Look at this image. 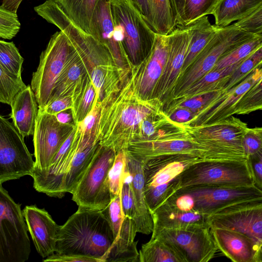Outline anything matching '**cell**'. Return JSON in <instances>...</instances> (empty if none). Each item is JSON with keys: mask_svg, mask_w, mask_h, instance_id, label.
Returning a JSON list of instances; mask_svg holds the SVG:
<instances>
[{"mask_svg": "<svg viewBox=\"0 0 262 262\" xmlns=\"http://www.w3.org/2000/svg\"><path fill=\"white\" fill-rule=\"evenodd\" d=\"M179 176L165 184L144 189L145 200L150 213L179 189Z\"/></svg>", "mask_w": 262, "mask_h": 262, "instance_id": "ab89813d", "label": "cell"}, {"mask_svg": "<svg viewBox=\"0 0 262 262\" xmlns=\"http://www.w3.org/2000/svg\"><path fill=\"white\" fill-rule=\"evenodd\" d=\"M140 262H187L183 253L173 244L160 238L151 237L142 245Z\"/></svg>", "mask_w": 262, "mask_h": 262, "instance_id": "1f68e13d", "label": "cell"}, {"mask_svg": "<svg viewBox=\"0 0 262 262\" xmlns=\"http://www.w3.org/2000/svg\"><path fill=\"white\" fill-rule=\"evenodd\" d=\"M190 26V40L180 76L192 64L220 27L212 25L207 16L198 20Z\"/></svg>", "mask_w": 262, "mask_h": 262, "instance_id": "4dcf8cb0", "label": "cell"}, {"mask_svg": "<svg viewBox=\"0 0 262 262\" xmlns=\"http://www.w3.org/2000/svg\"><path fill=\"white\" fill-rule=\"evenodd\" d=\"M36 249L43 258L54 254L60 226L45 209L26 206L22 211Z\"/></svg>", "mask_w": 262, "mask_h": 262, "instance_id": "44dd1931", "label": "cell"}, {"mask_svg": "<svg viewBox=\"0 0 262 262\" xmlns=\"http://www.w3.org/2000/svg\"><path fill=\"white\" fill-rule=\"evenodd\" d=\"M156 98L144 100L138 94L132 71L120 89L100 104L97 138L99 145L116 152L125 150L136 138L141 122L163 110Z\"/></svg>", "mask_w": 262, "mask_h": 262, "instance_id": "6da1fadb", "label": "cell"}, {"mask_svg": "<svg viewBox=\"0 0 262 262\" xmlns=\"http://www.w3.org/2000/svg\"><path fill=\"white\" fill-rule=\"evenodd\" d=\"M58 121L62 123H70L72 116L64 111L61 112L56 115Z\"/></svg>", "mask_w": 262, "mask_h": 262, "instance_id": "94428289", "label": "cell"}, {"mask_svg": "<svg viewBox=\"0 0 262 262\" xmlns=\"http://www.w3.org/2000/svg\"><path fill=\"white\" fill-rule=\"evenodd\" d=\"M124 151L126 156L141 163L158 156L177 154L214 161L208 150L187 132L184 125L171 120L152 138L133 141Z\"/></svg>", "mask_w": 262, "mask_h": 262, "instance_id": "3957f363", "label": "cell"}, {"mask_svg": "<svg viewBox=\"0 0 262 262\" xmlns=\"http://www.w3.org/2000/svg\"><path fill=\"white\" fill-rule=\"evenodd\" d=\"M132 183V176L125 166L120 192L121 204L125 217L134 220L136 211Z\"/></svg>", "mask_w": 262, "mask_h": 262, "instance_id": "f6af8a7d", "label": "cell"}, {"mask_svg": "<svg viewBox=\"0 0 262 262\" xmlns=\"http://www.w3.org/2000/svg\"><path fill=\"white\" fill-rule=\"evenodd\" d=\"M126 163L124 150L117 152L108 173V183L111 199L120 194Z\"/></svg>", "mask_w": 262, "mask_h": 262, "instance_id": "7bdbcfd3", "label": "cell"}, {"mask_svg": "<svg viewBox=\"0 0 262 262\" xmlns=\"http://www.w3.org/2000/svg\"><path fill=\"white\" fill-rule=\"evenodd\" d=\"M13 124L0 115V185L30 176L34 161Z\"/></svg>", "mask_w": 262, "mask_h": 262, "instance_id": "8fae6325", "label": "cell"}, {"mask_svg": "<svg viewBox=\"0 0 262 262\" xmlns=\"http://www.w3.org/2000/svg\"><path fill=\"white\" fill-rule=\"evenodd\" d=\"M110 1H98L91 21V34L106 48L116 65L132 69L133 65L117 37Z\"/></svg>", "mask_w": 262, "mask_h": 262, "instance_id": "d6986e66", "label": "cell"}, {"mask_svg": "<svg viewBox=\"0 0 262 262\" xmlns=\"http://www.w3.org/2000/svg\"><path fill=\"white\" fill-rule=\"evenodd\" d=\"M187 132L209 151L214 161L247 160L242 144L246 123L233 116L198 126L184 125Z\"/></svg>", "mask_w": 262, "mask_h": 262, "instance_id": "5b68a950", "label": "cell"}, {"mask_svg": "<svg viewBox=\"0 0 262 262\" xmlns=\"http://www.w3.org/2000/svg\"><path fill=\"white\" fill-rule=\"evenodd\" d=\"M43 261L57 262H100L97 259L78 255L53 254L45 258Z\"/></svg>", "mask_w": 262, "mask_h": 262, "instance_id": "9f6ffc18", "label": "cell"}, {"mask_svg": "<svg viewBox=\"0 0 262 262\" xmlns=\"http://www.w3.org/2000/svg\"><path fill=\"white\" fill-rule=\"evenodd\" d=\"M76 126L79 133V139L65 179V193L73 192L99 146L96 135H87L78 125H76Z\"/></svg>", "mask_w": 262, "mask_h": 262, "instance_id": "d4e9b609", "label": "cell"}, {"mask_svg": "<svg viewBox=\"0 0 262 262\" xmlns=\"http://www.w3.org/2000/svg\"><path fill=\"white\" fill-rule=\"evenodd\" d=\"M168 50V35L156 33L149 53L138 64L133 65L135 88L142 99H152L155 89L163 72Z\"/></svg>", "mask_w": 262, "mask_h": 262, "instance_id": "ac0fdd59", "label": "cell"}, {"mask_svg": "<svg viewBox=\"0 0 262 262\" xmlns=\"http://www.w3.org/2000/svg\"><path fill=\"white\" fill-rule=\"evenodd\" d=\"M173 23L176 26L181 25L184 0H169Z\"/></svg>", "mask_w": 262, "mask_h": 262, "instance_id": "6f0895ef", "label": "cell"}, {"mask_svg": "<svg viewBox=\"0 0 262 262\" xmlns=\"http://www.w3.org/2000/svg\"><path fill=\"white\" fill-rule=\"evenodd\" d=\"M117 37L132 64H138L149 53L156 33L130 0H111Z\"/></svg>", "mask_w": 262, "mask_h": 262, "instance_id": "277c9868", "label": "cell"}, {"mask_svg": "<svg viewBox=\"0 0 262 262\" xmlns=\"http://www.w3.org/2000/svg\"><path fill=\"white\" fill-rule=\"evenodd\" d=\"M243 60L225 68L211 70L180 95L168 100L163 105V110L164 111L188 98L204 93L221 90L220 83L232 73Z\"/></svg>", "mask_w": 262, "mask_h": 262, "instance_id": "f1b7e54d", "label": "cell"}, {"mask_svg": "<svg viewBox=\"0 0 262 262\" xmlns=\"http://www.w3.org/2000/svg\"><path fill=\"white\" fill-rule=\"evenodd\" d=\"M202 161L207 160L198 156L185 154L164 155L149 159L142 163L144 189L168 183L190 166Z\"/></svg>", "mask_w": 262, "mask_h": 262, "instance_id": "ffe728a7", "label": "cell"}, {"mask_svg": "<svg viewBox=\"0 0 262 262\" xmlns=\"http://www.w3.org/2000/svg\"><path fill=\"white\" fill-rule=\"evenodd\" d=\"M87 74H89V70L84 57L73 46L49 102L59 97H71Z\"/></svg>", "mask_w": 262, "mask_h": 262, "instance_id": "4316f807", "label": "cell"}, {"mask_svg": "<svg viewBox=\"0 0 262 262\" xmlns=\"http://www.w3.org/2000/svg\"><path fill=\"white\" fill-rule=\"evenodd\" d=\"M219 0H184L180 26L190 25L211 15Z\"/></svg>", "mask_w": 262, "mask_h": 262, "instance_id": "f35d334b", "label": "cell"}, {"mask_svg": "<svg viewBox=\"0 0 262 262\" xmlns=\"http://www.w3.org/2000/svg\"><path fill=\"white\" fill-rule=\"evenodd\" d=\"M254 35L239 30L234 24L225 27H220L192 64L179 77L168 100L180 95L213 69L225 53Z\"/></svg>", "mask_w": 262, "mask_h": 262, "instance_id": "ba28073f", "label": "cell"}, {"mask_svg": "<svg viewBox=\"0 0 262 262\" xmlns=\"http://www.w3.org/2000/svg\"><path fill=\"white\" fill-rule=\"evenodd\" d=\"M221 91H212L188 98L163 111L166 113L176 107H182L198 113L206 104L215 98Z\"/></svg>", "mask_w": 262, "mask_h": 262, "instance_id": "f907efd6", "label": "cell"}, {"mask_svg": "<svg viewBox=\"0 0 262 262\" xmlns=\"http://www.w3.org/2000/svg\"><path fill=\"white\" fill-rule=\"evenodd\" d=\"M179 177V189L195 185H255L247 159L200 161Z\"/></svg>", "mask_w": 262, "mask_h": 262, "instance_id": "9c48e42d", "label": "cell"}, {"mask_svg": "<svg viewBox=\"0 0 262 262\" xmlns=\"http://www.w3.org/2000/svg\"><path fill=\"white\" fill-rule=\"evenodd\" d=\"M210 228L243 233L262 246V199L237 202L208 215Z\"/></svg>", "mask_w": 262, "mask_h": 262, "instance_id": "7c38bea8", "label": "cell"}, {"mask_svg": "<svg viewBox=\"0 0 262 262\" xmlns=\"http://www.w3.org/2000/svg\"><path fill=\"white\" fill-rule=\"evenodd\" d=\"M165 113L171 121L184 125H187L197 114L196 112L182 107H176Z\"/></svg>", "mask_w": 262, "mask_h": 262, "instance_id": "816d5d0a", "label": "cell"}, {"mask_svg": "<svg viewBox=\"0 0 262 262\" xmlns=\"http://www.w3.org/2000/svg\"><path fill=\"white\" fill-rule=\"evenodd\" d=\"M24 58L13 42L0 40V66L11 76L21 78Z\"/></svg>", "mask_w": 262, "mask_h": 262, "instance_id": "74e56055", "label": "cell"}, {"mask_svg": "<svg viewBox=\"0 0 262 262\" xmlns=\"http://www.w3.org/2000/svg\"><path fill=\"white\" fill-rule=\"evenodd\" d=\"M114 241L113 232L101 210L78 207L60 226L55 253L83 255L105 262Z\"/></svg>", "mask_w": 262, "mask_h": 262, "instance_id": "7a4b0ae2", "label": "cell"}, {"mask_svg": "<svg viewBox=\"0 0 262 262\" xmlns=\"http://www.w3.org/2000/svg\"><path fill=\"white\" fill-rule=\"evenodd\" d=\"M10 105L9 115L17 130L23 138L33 135L39 108L31 85L18 93Z\"/></svg>", "mask_w": 262, "mask_h": 262, "instance_id": "484cf974", "label": "cell"}, {"mask_svg": "<svg viewBox=\"0 0 262 262\" xmlns=\"http://www.w3.org/2000/svg\"><path fill=\"white\" fill-rule=\"evenodd\" d=\"M168 199L181 210L187 211L194 209V198L188 193L176 191Z\"/></svg>", "mask_w": 262, "mask_h": 262, "instance_id": "db71d44e", "label": "cell"}, {"mask_svg": "<svg viewBox=\"0 0 262 262\" xmlns=\"http://www.w3.org/2000/svg\"><path fill=\"white\" fill-rule=\"evenodd\" d=\"M130 1L139 11L144 18L151 28L150 14L148 0H130Z\"/></svg>", "mask_w": 262, "mask_h": 262, "instance_id": "680465c9", "label": "cell"}, {"mask_svg": "<svg viewBox=\"0 0 262 262\" xmlns=\"http://www.w3.org/2000/svg\"><path fill=\"white\" fill-rule=\"evenodd\" d=\"M249 167L255 185L262 188V151L247 158Z\"/></svg>", "mask_w": 262, "mask_h": 262, "instance_id": "f5cc1de1", "label": "cell"}, {"mask_svg": "<svg viewBox=\"0 0 262 262\" xmlns=\"http://www.w3.org/2000/svg\"><path fill=\"white\" fill-rule=\"evenodd\" d=\"M148 3L151 28L157 34L168 35L176 27L169 0H148Z\"/></svg>", "mask_w": 262, "mask_h": 262, "instance_id": "e575fe53", "label": "cell"}, {"mask_svg": "<svg viewBox=\"0 0 262 262\" xmlns=\"http://www.w3.org/2000/svg\"><path fill=\"white\" fill-rule=\"evenodd\" d=\"M151 233L152 237L175 245L187 262H208L219 251L209 225L178 229L153 226Z\"/></svg>", "mask_w": 262, "mask_h": 262, "instance_id": "4fadbf2b", "label": "cell"}, {"mask_svg": "<svg viewBox=\"0 0 262 262\" xmlns=\"http://www.w3.org/2000/svg\"><path fill=\"white\" fill-rule=\"evenodd\" d=\"M234 24L241 30L252 35L262 34V6Z\"/></svg>", "mask_w": 262, "mask_h": 262, "instance_id": "681fc988", "label": "cell"}, {"mask_svg": "<svg viewBox=\"0 0 262 262\" xmlns=\"http://www.w3.org/2000/svg\"><path fill=\"white\" fill-rule=\"evenodd\" d=\"M262 79L256 81L237 102L235 114L245 115L262 108Z\"/></svg>", "mask_w": 262, "mask_h": 262, "instance_id": "60d3db41", "label": "cell"}, {"mask_svg": "<svg viewBox=\"0 0 262 262\" xmlns=\"http://www.w3.org/2000/svg\"><path fill=\"white\" fill-rule=\"evenodd\" d=\"M177 191L191 194L194 200V209L207 215L237 202L262 199V190L255 185H195Z\"/></svg>", "mask_w": 262, "mask_h": 262, "instance_id": "9a60e30c", "label": "cell"}, {"mask_svg": "<svg viewBox=\"0 0 262 262\" xmlns=\"http://www.w3.org/2000/svg\"><path fill=\"white\" fill-rule=\"evenodd\" d=\"M30 245L20 205L0 185V262L27 261Z\"/></svg>", "mask_w": 262, "mask_h": 262, "instance_id": "8992f818", "label": "cell"}, {"mask_svg": "<svg viewBox=\"0 0 262 262\" xmlns=\"http://www.w3.org/2000/svg\"><path fill=\"white\" fill-rule=\"evenodd\" d=\"M17 13L10 12L0 6V37L11 39L20 29Z\"/></svg>", "mask_w": 262, "mask_h": 262, "instance_id": "7dc6e473", "label": "cell"}, {"mask_svg": "<svg viewBox=\"0 0 262 262\" xmlns=\"http://www.w3.org/2000/svg\"><path fill=\"white\" fill-rule=\"evenodd\" d=\"M72 47L66 35L57 31L51 36L46 49L41 52L38 66L33 73L31 81L39 108L43 109L48 103Z\"/></svg>", "mask_w": 262, "mask_h": 262, "instance_id": "30bf717a", "label": "cell"}, {"mask_svg": "<svg viewBox=\"0 0 262 262\" xmlns=\"http://www.w3.org/2000/svg\"><path fill=\"white\" fill-rule=\"evenodd\" d=\"M76 125L62 123L55 115L38 108L33 133L34 147V170L48 169L57 152L75 129Z\"/></svg>", "mask_w": 262, "mask_h": 262, "instance_id": "5bb4252c", "label": "cell"}, {"mask_svg": "<svg viewBox=\"0 0 262 262\" xmlns=\"http://www.w3.org/2000/svg\"><path fill=\"white\" fill-rule=\"evenodd\" d=\"M23 0H2V6L14 13H17V9Z\"/></svg>", "mask_w": 262, "mask_h": 262, "instance_id": "91938a15", "label": "cell"}, {"mask_svg": "<svg viewBox=\"0 0 262 262\" xmlns=\"http://www.w3.org/2000/svg\"><path fill=\"white\" fill-rule=\"evenodd\" d=\"M137 233L134 220L125 217L119 235L107 253L105 262H140L138 242L135 241Z\"/></svg>", "mask_w": 262, "mask_h": 262, "instance_id": "83f0119b", "label": "cell"}, {"mask_svg": "<svg viewBox=\"0 0 262 262\" xmlns=\"http://www.w3.org/2000/svg\"><path fill=\"white\" fill-rule=\"evenodd\" d=\"M101 210L110 224L115 240L119 235L125 218L121 204L120 194L112 199L108 205Z\"/></svg>", "mask_w": 262, "mask_h": 262, "instance_id": "bcb514c9", "label": "cell"}, {"mask_svg": "<svg viewBox=\"0 0 262 262\" xmlns=\"http://www.w3.org/2000/svg\"><path fill=\"white\" fill-rule=\"evenodd\" d=\"M170 121L163 110L151 114L141 122L135 140L152 138Z\"/></svg>", "mask_w": 262, "mask_h": 262, "instance_id": "b9f144b4", "label": "cell"}, {"mask_svg": "<svg viewBox=\"0 0 262 262\" xmlns=\"http://www.w3.org/2000/svg\"><path fill=\"white\" fill-rule=\"evenodd\" d=\"M260 47H262V34L255 35L225 53L213 69H221L237 63Z\"/></svg>", "mask_w": 262, "mask_h": 262, "instance_id": "d590c367", "label": "cell"}, {"mask_svg": "<svg viewBox=\"0 0 262 262\" xmlns=\"http://www.w3.org/2000/svg\"><path fill=\"white\" fill-rule=\"evenodd\" d=\"M190 35V25H177L168 34L169 50L167 61L152 96V99H159L163 105L169 99L180 76Z\"/></svg>", "mask_w": 262, "mask_h": 262, "instance_id": "e0dca14e", "label": "cell"}, {"mask_svg": "<svg viewBox=\"0 0 262 262\" xmlns=\"http://www.w3.org/2000/svg\"><path fill=\"white\" fill-rule=\"evenodd\" d=\"M262 63V47L245 58L240 64L220 84L221 90H228L245 79Z\"/></svg>", "mask_w": 262, "mask_h": 262, "instance_id": "8d00e7d4", "label": "cell"}, {"mask_svg": "<svg viewBox=\"0 0 262 262\" xmlns=\"http://www.w3.org/2000/svg\"><path fill=\"white\" fill-rule=\"evenodd\" d=\"M72 106V98L70 96L61 97L49 102L42 109L46 113L56 115L58 113L71 109Z\"/></svg>", "mask_w": 262, "mask_h": 262, "instance_id": "11a10c76", "label": "cell"}, {"mask_svg": "<svg viewBox=\"0 0 262 262\" xmlns=\"http://www.w3.org/2000/svg\"><path fill=\"white\" fill-rule=\"evenodd\" d=\"M117 152L99 145L91 163L78 182L72 200L78 207L102 210L111 201L108 173Z\"/></svg>", "mask_w": 262, "mask_h": 262, "instance_id": "52a82bcc", "label": "cell"}, {"mask_svg": "<svg viewBox=\"0 0 262 262\" xmlns=\"http://www.w3.org/2000/svg\"><path fill=\"white\" fill-rule=\"evenodd\" d=\"M242 144L247 158L262 151V128L248 127L242 137Z\"/></svg>", "mask_w": 262, "mask_h": 262, "instance_id": "c3c4849f", "label": "cell"}, {"mask_svg": "<svg viewBox=\"0 0 262 262\" xmlns=\"http://www.w3.org/2000/svg\"><path fill=\"white\" fill-rule=\"evenodd\" d=\"M126 168L132 176V186L136 211L134 221L137 232L149 234L152 232L154 225L145 198L142 164L129 156L126 155Z\"/></svg>", "mask_w": 262, "mask_h": 262, "instance_id": "cb8c5ba5", "label": "cell"}, {"mask_svg": "<svg viewBox=\"0 0 262 262\" xmlns=\"http://www.w3.org/2000/svg\"><path fill=\"white\" fill-rule=\"evenodd\" d=\"M96 91L89 74H87L71 96L73 123L76 125L87 116L93 108Z\"/></svg>", "mask_w": 262, "mask_h": 262, "instance_id": "d6a6232c", "label": "cell"}, {"mask_svg": "<svg viewBox=\"0 0 262 262\" xmlns=\"http://www.w3.org/2000/svg\"><path fill=\"white\" fill-rule=\"evenodd\" d=\"M153 226L178 229L209 225L208 215L194 209L182 211L168 199L151 213Z\"/></svg>", "mask_w": 262, "mask_h": 262, "instance_id": "603a6c76", "label": "cell"}, {"mask_svg": "<svg viewBox=\"0 0 262 262\" xmlns=\"http://www.w3.org/2000/svg\"><path fill=\"white\" fill-rule=\"evenodd\" d=\"M218 250L233 262H262L261 245L230 229L211 228Z\"/></svg>", "mask_w": 262, "mask_h": 262, "instance_id": "7402d4cb", "label": "cell"}, {"mask_svg": "<svg viewBox=\"0 0 262 262\" xmlns=\"http://www.w3.org/2000/svg\"><path fill=\"white\" fill-rule=\"evenodd\" d=\"M260 6L262 0H219L211 15L214 18V25L225 27Z\"/></svg>", "mask_w": 262, "mask_h": 262, "instance_id": "f546056e", "label": "cell"}, {"mask_svg": "<svg viewBox=\"0 0 262 262\" xmlns=\"http://www.w3.org/2000/svg\"><path fill=\"white\" fill-rule=\"evenodd\" d=\"M81 28L91 34V25L99 0H54Z\"/></svg>", "mask_w": 262, "mask_h": 262, "instance_id": "836d02e7", "label": "cell"}, {"mask_svg": "<svg viewBox=\"0 0 262 262\" xmlns=\"http://www.w3.org/2000/svg\"><path fill=\"white\" fill-rule=\"evenodd\" d=\"M260 79H262L261 66L254 69L241 82L231 89L226 91L221 90L186 125L198 126L211 124L235 115V107L239 99Z\"/></svg>", "mask_w": 262, "mask_h": 262, "instance_id": "2e32d148", "label": "cell"}, {"mask_svg": "<svg viewBox=\"0 0 262 262\" xmlns=\"http://www.w3.org/2000/svg\"><path fill=\"white\" fill-rule=\"evenodd\" d=\"M22 78L13 77L0 66V102L10 105L15 95L26 87Z\"/></svg>", "mask_w": 262, "mask_h": 262, "instance_id": "ee69618b", "label": "cell"}]
</instances>
